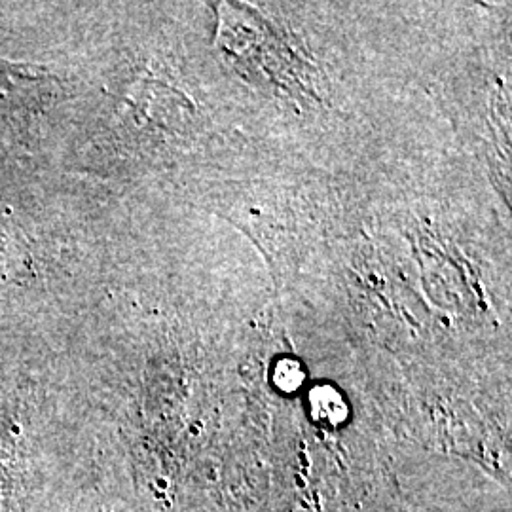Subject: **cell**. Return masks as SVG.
Instances as JSON below:
<instances>
[{"label": "cell", "instance_id": "cell-1", "mask_svg": "<svg viewBox=\"0 0 512 512\" xmlns=\"http://www.w3.org/2000/svg\"><path fill=\"white\" fill-rule=\"evenodd\" d=\"M46 67L0 59V156L23 147L54 99Z\"/></svg>", "mask_w": 512, "mask_h": 512}, {"label": "cell", "instance_id": "cell-2", "mask_svg": "<svg viewBox=\"0 0 512 512\" xmlns=\"http://www.w3.org/2000/svg\"><path fill=\"white\" fill-rule=\"evenodd\" d=\"M304 384V368L293 359H283L274 368V385L281 393H296Z\"/></svg>", "mask_w": 512, "mask_h": 512}]
</instances>
